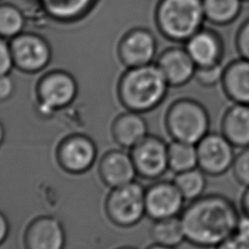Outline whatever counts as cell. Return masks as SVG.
<instances>
[{
	"instance_id": "cell-1",
	"label": "cell",
	"mask_w": 249,
	"mask_h": 249,
	"mask_svg": "<svg viewBox=\"0 0 249 249\" xmlns=\"http://www.w3.org/2000/svg\"><path fill=\"white\" fill-rule=\"evenodd\" d=\"M240 216L236 204L221 194H204L189 201L180 214L186 241L191 245L209 249L235 232Z\"/></svg>"
},
{
	"instance_id": "cell-2",
	"label": "cell",
	"mask_w": 249,
	"mask_h": 249,
	"mask_svg": "<svg viewBox=\"0 0 249 249\" xmlns=\"http://www.w3.org/2000/svg\"><path fill=\"white\" fill-rule=\"evenodd\" d=\"M169 85L156 63L127 68L118 84V96L130 111L145 113L161 104Z\"/></svg>"
},
{
	"instance_id": "cell-3",
	"label": "cell",
	"mask_w": 249,
	"mask_h": 249,
	"mask_svg": "<svg viewBox=\"0 0 249 249\" xmlns=\"http://www.w3.org/2000/svg\"><path fill=\"white\" fill-rule=\"evenodd\" d=\"M201 0H159L155 23L162 37L173 43H185L204 26Z\"/></svg>"
},
{
	"instance_id": "cell-4",
	"label": "cell",
	"mask_w": 249,
	"mask_h": 249,
	"mask_svg": "<svg viewBox=\"0 0 249 249\" xmlns=\"http://www.w3.org/2000/svg\"><path fill=\"white\" fill-rule=\"evenodd\" d=\"M210 115L198 100L181 97L167 108L164 124L172 140L196 144L210 131Z\"/></svg>"
},
{
	"instance_id": "cell-5",
	"label": "cell",
	"mask_w": 249,
	"mask_h": 249,
	"mask_svg": "<svg viewBox=\"0 0 249 249\" xmlns=\"http://www.w3.org/2000/svg\"><path fill=\"white\" fill-rule=\"evenodd\" d=\"M145 191L135 181L112 188L105 201L108 218L121 227H130L140 222L146 215Z\"/></svg>"
},
{
	"instance_id": "cell-6",
	"label": "cell",
	"mask_w": 249,
	"mask_h": 249,
	"mask_svg": "<svg viewBox=\"0 0 249 249\" xmlns=\"http://www.w3.org/2000/svg\"><path fill=\"white\" fill-rule=\"evenodd\" d=\"M39 111L43 116H50L55 111L68 106L78 93L75 78L65 70H52L43 75L36 88Z\"/></svg>"
},
{
	"instance_id": "cell-7",
	"label": "cell",
	"mask_w": 249,
	"mask_h": 249,
	"mask_svg": "<svg viewBox=\"0 0 249 249\" xmlns=\"http://www.w3.org/2000/svg\"><path fill=\"white\" fill-rule=\"evenodd\" d=\"M15 67L24 73L34 74L45 69L52 60V47L43 36L23 31L10 40Z\"/></svg>"
},
{
	"instance_id": "cell-8",
	"label": "cell",
	"mask_w": 249,
	"mask_h": 249,
	"mask_svg": "<svg viewBox=\"0 0 249 249\" xmlns=\"http://www.w3.org/2000/svg\"><path fill=\"white\" fill-rule=\"evenodd\" d=\"M196 145L197 167L207 176L219 177L231 170L235 147L221 132L209 131Z\"/></svg>"
},
{
	"instance_id": "cell-9",
	"label": "cell",
	"mask_w": 249,
	"mask_h": 249,
	"mask_svg": "<svg viewBox=\"0 0 249 249\" xmlns=\"http://www.w3.org/2000/svg\"><path fill=\"white\" fill-rule=\"evenodd\" d=\"M136 172L144 179L157 180L163 176L168 167V144L157 135L148 134L131 148Z\"/></svg>"
},
{
	"instance_id": "cell-10",
	"label": "cell",
	"mask_w": 249,
	"mask_h": 249,
	"mask_svg": "<svg viewBox=\"0 0 249 249\" xmlns=\"http://www.w3.org/2000/svg\"><path fill=\"white\" fill-rule=\"evenodd\" d=\"M117 54L126 68L154 63L158 56V40L150 29L134 27L121 38Z\"/></svg>"
},
{
	"instance_id": "cell-11",
	"label": "cell",
	"mask_w": 249,
	"mask_h": 249,
	"mask_svg": "<svg viewBox=\"0 0 249 249\" xmlns=\"http://www.w3.org/2000/svg\"><path fill=\"white\" fill-rule=\"evenodd\" d=\"M185 202L173 180H159L145 191L146 215L154 221L180 216Z\"/></svg>"
},
{
	"instance_id": "cell-12",
	"label": "cell",
	"mask_w": 249,
	"mask_h": 249,
	"mask_svg": "<svg viewBox=\"0 0 249 249\" xmlns=\"http://www.w3.org/2000/svg\"><path fill=\"white\" fill-rule=\"evenodd\" d=\"M155 63L169 87H184L195 78L196 65L184 46L164 49L158 54Z\"/></svg>"
},
{
	"instance_id": "cell-13",
	"label": "cell",
	"mask_w": 249,
	"mask_h": 249,
	"mask_svg": "<svg viewBox=\"0 0 249 249\" xmlns=\"http://www.w3.org/2000/svg\"><path fill=\"white\" fill-rule=\"evenodd\" d=\"M184 47L196 67L222 64L225 55V42L215 29L202 26L185 43Z\"/></svg>"
},
{
	"instance_id": "cell-14",
	"label": "cell",
	"mask_w": 249,
	"mask_h": 249,
	"mask_svg": "<svg viewBox=\"0 0 249 249\" xmlns=\"http://www.w3.org/2000/svg\"><path fill=\"white\" fill-rule=\"evenodd\" d=\"M95 157L96 147L84 135L65 138L57 150V160L61 167L71 173H82L89 169Z\"/></svg>"
},
{
	"instance_id": "cell-15",
	"label": "cell",
	"mask_w": 249,
	"mask_h": 249,
	"mask_svg": "<svg viewBox=\"0 0 249 249\" xmlns=\"http://www.w3.org/2000/svg\"><path fill=\"white\" fill-rule=\"evenodd\" d=\"M26 249H63L65 232L61 223L53 217H39L26 229Z\"/></svg>"
},
{
	"instance_id": "cell-16",
	"label": "cell",
	"mask_w": 249,
	"mask_h": 249,
	"mask_svg": "<svg viewBox=\"0 0 249 249\" xmlns=\"http://www.w3.org/2000/svg\"><path fill=\"white\" fill-rule=\"evenodd\" d=\"M98 172L103 183L111 188L128 184L137 175L131 156L123 150L105 153L100 160Z\"/></svg>"
},
{
	"instance_id": "cell-17",
	"label": "cell",
	"mask_w": 249,
	"mask_h": 249,
	"mask_svg": "<svg viewBox=\"0 0 249 249\" xmlns=\"http://www.w3.org/2000/svg\"><path fill=\"white\" fill-rule=\"evenodd\" d=\"M220 86L232 103L249 105V60L238 56L224 65Z\"/></svg>"
},
{
	"instance_id": "cell-18",
	"label": "cell",
	"mask_w": 249,
	"mask_h": 249,
	"mask_svg": "<svg viewBox=\"0 0 249 249\" xmlns=\"http://www.w3.org/2000/svg\"><path fill=\"white\" fill-rule=\"evenodd\" d=\"M235 148L249 146V105L232 103L221 120L220 131Z\"/></svg>"
},
{
	"instance_id": "cell-19",
	"label": "cell",
	"mask_w": 249,
	"mask_h": 249,
	"mask_svg": "<svg viewBox=\"0 0 249 249\" xmlns=\"http://www.w3.org/2000/svg\"><path fill=\"white\" fill-rule=\"evenodd\" d=\"M112 134L121 147L131 149L149 134L148 124L141 113L128 110L115 119Z\"/></svg>"
},
{
	"instance_id": "cell-20",
	"label": "cell",
	"mask_w": 249,
	"mask_h": 249,
	"mask_svg": "<svg viewBox=\"0 0 249 249\" xmlns=\"http://www.w3.org/2000/svg\"><path fill=\"white\" fill-rule=\"evenodd\" d=\"M97 0H39L46 15L58 22H74L84 18Z\"/></svg>"
},
{
	"instance_id": "cell-21",
	"label": "cell",
	"mask_w": 249,
	"mask_h": 249,
	"mask_svg": "<svg viewBox=\"0 0 249 249\" xmlns=\"http://www.w3.org/2000/svg\"><path fill=\"white\" fill-rule=\"evenodd\" d=\"M205 21L215 26L234 22L243 9L242 0H201Z\"/></svg>"
},
{
	"instance_id": "cell-22",
	"label": "cell",
	"mask_w": 249,
	"mask_h": 249,
	"mask_svg": "<svg viewBox=\"0 0 249 249\" xmlns=\"http://www.w3.org/2000/svg\"><path fill=\"white\" fill-rule=\"evenodd\" d=\"M150 232L154 243L160 245L177 248L186 241L184 229L179 216L154 221Z\"/></svg>"
},
{
	"instance_id": "cell-23",
	"label": "cell",
	"mask_w": 249,
	"mask_h": 249,
	"mask_svg": "<svg viewBox=\"0 0 249 249\" xmlns=\"http://www.w3.org/2000/svg\"><path fill=\"white\" fill-rule=\"evenodd\" d=\"M168 167L175 174L197 167L196 145L172 140L168 144Z\"/></svg>"
},
{
	"instance_id": "cell-24",
	"label": "cell",
	"mask_w": 249,
	"mask_h": 249,
	"mask_svg": "<svg viewBox=\"0 0 249 249\" xmlns=\"http://www.w3.org/2000/svg\"><path fill=\"white\" fill-rule=\"evenodd\" d=\"M207 175L198 167L177 173L173 182L186 201L195 200L204 195L207 186Z\"/></svg>"
},
{
	"instance_id": "cell-25",
	"label": "cell",
	"mask_w": 249,
	"mask_h": 249,
	"mask_svg": "<svg viewBox=\"0 0 249 249\" xmlns=\"http://www.w3.org/2000/svg\"><path fill=\"white\" fill-rule=\"evenodd\" d=\"M25 24V16L18 6L0 3V37L11 40L24 31Z\"/></svg>"
},
{
	"instance_id": "cell-26",
	"label": "cell",
	"mask_w": 249,
	"mask_h": 249,
	"mask_svg": "<svg viewBox=\"0 0 249 249\" xmlns=\"http://www.w3.org/2000/svg\"><path fill=\"white\" fill-rule=\"evenodd\" d=\"M224 65L217 64L205 67H196L194 80L202 88H214L221 84Z\"/></svg>"
},
{
	"instance_id": "cell-27",
	"label": "cell",
	"mask_w": 249,
	"mask_h": 249,
	"mask_svg": "<svg viewBox=\"0 0 249 249\" xmlns=\"http://www.w3.org/2000/svg\"><path fill=\"white\" fill-rule=\"evenodd\" d=\"M231 170L239 185L249 187V146L240 149L235 155Z\"/></svg>"
},
{
	"instance_id": "cell-28",
	"label": "cell",
	"mask_w": 249,
	"mask_h": 249,
	"mask_svg": "<svg viewBox=\"0 0 249 249\" xmlns=\"http://www.w3.org/2000/svg\"><path fill=\"white\" fill-rule=\"evenodd\" d=\"M234 48L239 57L249 60V18H245L236 29Z\"/></svg>"
},
{
	"instance_id": "cell-29",
	"label": "cell",
	"mask_w": 249,
	"mask_h": 249,
	"mask_svg": "<svg viewBox=\"0 0 249 249\" xmlns=\"http://www.w3.org/2000/svg\"><path fill=\"white\" fill-rule=\"evenodd\" d=\"M14 67L10 40L0 37V76L10 74Z\"/></svg>"
},
{
	"instance_id": "cell-30",
	"label": "cell",
	"mask_w": 249,
	"mask_h": 249,
	"mask_svg": "<svg viewBox=\"0 0 249 249\" xmlns=\"http://www.w3.org/2000/svg\"><path fill=\"white\" fill-rule=\"evenodd\" d=\"M214 249H249V240L233 233Z\"/></svg>"
},
{
	"instance_id": "cell-31",
	"label": "cell",
	"mask_w": 249,
	"mask_h": 249,
	"mask_svg": "<svg viewBox=\"0 0 249 249\" xmlns=\"http://www.w3.org/2000/svg\"><path fill=\"white\" fill-rule=\"evenodd\" d=\"M15 91V83L10 74L0 76V101H6Z\"/></svg>"
},
{
	"instance_id": "cell-32",
	"label": "cell",
	"mask_w": 249,
	"mask_h": 249,
	"mask_svg": "<svg viewBox=\"0 0 249 249\" xmlns=\"http://www.w3.org/2000/svg\"><path fill=\"white\" fill-rule=\"evenodd\" d=\"M234 233L249 240V216L242 214L240 212V216H239Z\"/></svg>"
},
{
	"instance_id": "cell-33",
	"label": "cell",
	"mask_w": 249,
	"mask_h": 249,
	"mask_svg": "<svg viewBox=\"0 0 249 249\" xmlns=\"http://www.w3.org/2000/svg\"><path fill=\"white\" fill-rule=\"evenodd\" d=\"M9 233V223L4 214L0 212V245L5 241Z\"/></svg>"
},
{
	"instance_id": "cell-34",
	"label": "cell",
	"mask_w": 249,
	"mask_h": 249,
	"mask_svg": "<svg viewBox=\"0 0 249 249\" xmlns=\"http://www.w3.org/2000/svg\"><path fill=\"white\" fill-rule=\"evenodd\" d=\"M240 212L249 216V187H246L240 197Z\"/></svg>"
},
{
	"instance_id": "cell-35",
	"label": "cell",
	"mask_w": 249,
	"mask_h": 249,
	"mask_svg": "<svg viewBox=\"0 0 249 249\" xmlns=\"http://www.w3.org/2000/svg\"><path fill=\"white\" fill-rule=\"evenodd\" d=\"M147 249H177L176 247H170V246H165V245H160L154 243L151 246H149Z\"/></svg>"
},
{
	"instance_id": "cell-36",
	"label": "cell",
	"mask_w": 249,
	"mask_h": 249,
	"mask_svg": "<svg viewBox=\"0 0 249 249\" xmlns=\"http://www.w3.org/2000/svg\"><path fill=\"white\" fill-rule=\"evenodd\" d=\"M4 135H5V131H4V127H3V124H1L0 122V146L4 140Z\"/></svg>"
},
{
	"instance_id": "cell-37",
	"label": "cell",
	"mask_w": 249,
	"mask_h": 249,
	"mask_svg": "<svg viewBox=\"0 0 249 249\" xmlns=\"http://www.w3.org/2000/svg\"><path fill=\"white\" fill-rule=\"evenodd\" d=\"M120 249H136V248H131V247H124V248H120Z\"/></svg>"
},
{
	"instance_id": "cell-38",
	"label": "cell",
	"mask_w": 249,
	"mask_h": 249,
	"mask_svg": "<svg viewBox=\"0 0 249 249\" xmlns=\"http://www.w3.org/2000/svg\"><path fill=\"white\" fill-rule=\"evenodd\" d=\"M243 2H249V0H242Z\"/></svg>"
}]
</instances>
